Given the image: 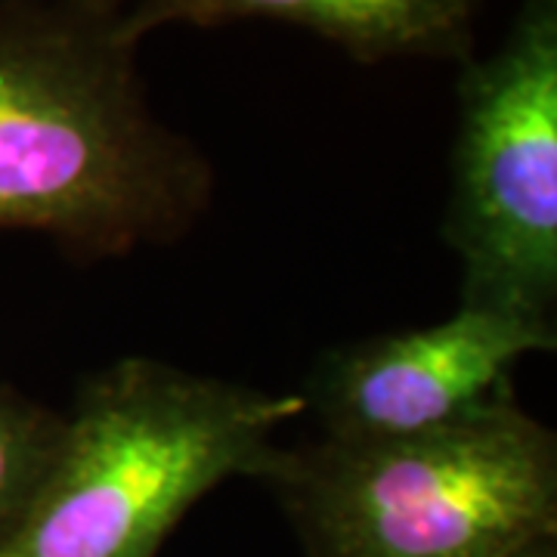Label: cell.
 Here are the masks:
<instances>
[{
  "label": "cell",
  "instance_id": "cell-1",
  "mask_svg": "<svg viewBox=\"0 0 557 557\" xmlns=\"http://www.w3.org/2000/svg\"><path fill=\"white\" fill-rule=\"evenodd\" d=\"M139 44L121 10L0 0V233L106 260L199 223L214 171L156 115Z\"/></svg>",
  "mask_w": 557,
  "mask_h": 557
},
{
  "label": "cell",
  "instance_id": "cell-2",
  "mask_svg": "<svg viewBox=\"0 0 557 557\" xmlns=\"http://www.w3.org/2000/svg\"><path fill=\"white\" fill-rule=\"evenodd\" d=\"M300 394L124 357L84 381L60 456L0 557H156L201 498L258 478Z\"/></svg>",
  "mask_w": 557,
  "mask_h": 557
},
{
  "label": "cell",
  "instance_id": "cell-3",
  "mask_svg": "<svg viewBox=\"0 0 557 557\" xmlns=\"http://www.w3.org/2000/svg\"><path fill=\"white\" fill-rule=\"evenodd\" d=\"M255 480L307 557H511L557 539V437L515 391L428 434L273 446Z\"/></svg>",
  "mask_w": 557,
  "mask_h": 557
},
{
  "label": "cell",
  "instance_id": "cell-4",
  "mask_svg": "<svg viewBox=\"0 0 557 557\" xmlns=\"http://www.w3.org/2000/svg\"><path fill=\"white\" fill-rule=\"evenodd\" d=\"M443 236L461 304L557 329V0H523L496 50L461 62Z\"/></svg>",
  "mask_w": 557,
  "mask_h": 557
},
{
  "label": "cell",
  "instance_id": "cell-5",
  "mask_svg": "<svg viewBox=\"0 0 557 557\" xmlns=\"http://www.w3.org/2000/svg\"><path fill=\"white\" fill-rule=\"evenodd\" d=\"M557 329L493 307L458 304L449 319L322 354L298 394L329 440L428 434L511 394L530 354H552Z\"/></svg>",
  "mask_w": 557,
  "mask_h": 557
},
{
  "label": "cell",
  "instance_id": "cell-6",
  "mask_svg": "<svg viewBox=\"0 0 557 557\" xmlns=\"http://www.w3.org/2000/svg\"><path fill=\"white\" fill-rule=\"evenodd\" d=\"M486 0H134L127 32L143 40L161 25L273 20L338 44L359 62L474 57V22Z\"/></svg>",
  "mask_w": 557,
  "mask_h": 557
},
{
  "label": "cell",
  "instance_id": "cell-7",
  "mask_svg": "<svg viewBox=\"0 0 557 557\" xmlns=\"http://www.w3.org/2000/svg\"><path fill=\"white\" fill-rule=\"evenodd\" d=\"M65 416L0 384V542L10 536L60 456Z\"/></svg>",
  "mask_w": 557,
  "mask_h": 557
},
{
  "label": "cell",
  "instance_id": "cell-8",
  "mask_svg": "<svg viewBox=\"0 0 557 557\" xmlns=\"http://www.w3.org/2000/svg\"><path fill=\"white\" fill-rule=\"evenodd\" d=\"M511 557H557V539H542V542H533L527 548H520L518 555Z\"/></svg>",
  "mask_w": 557,
  "mask_h": 557
},
{
  "label": "cell",
  "instance_id": "cell-9",
  "mask_svg": "<svg viewBox=\"0 0 557 557\" xmlns=\"http://www.w3.org/2000/svg\"><path fill=\"white\" fill-rule=\"evenodd\" d=\"M81 3H90V7H106V10H121V13H127V7H131L134 0H81Z\"/></svg>",
  "mask_w": 557,
  "mask_h": 557
}]
</instances>
